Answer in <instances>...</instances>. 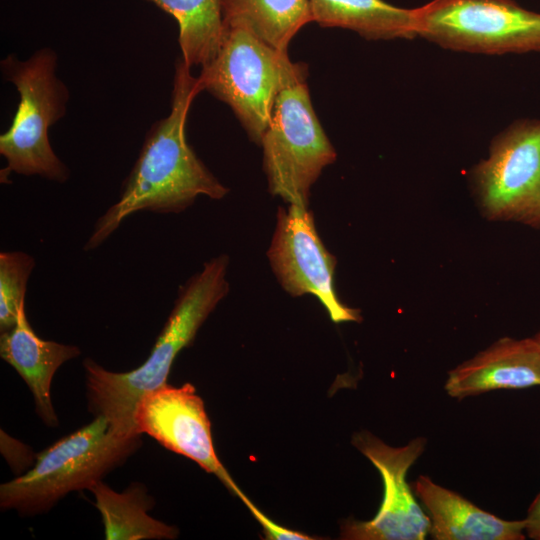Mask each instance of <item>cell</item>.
Wrapping results in <instances>:
<instances>
[{"mask_svg": "<svg viewBox=\"0 0 540 540\" xmlns=\"http://www.w3.org/2000/svg\"><path fill=\"white\" fill-rule=\"evenodd\" d=\"M199 92L198 78L192 76L182 58L178 59L170 113L150 127L118 201L96 221L85 251L100 246L124 219L137 211L179 213L199 195L218 200L228 193V188L206 168L186 141L187 115Z\"/></svg>", "mask_w": 540, "mask_h": 540, "instance_id": "cell-1", "label": "cell"}, {"mask_svg": "<svg viewBox=\"0 0 540 540\" xmlns=\"http://www.w3.org/2000/svg\"><path fill=\"white\" fill-rule=\"evenodd\" d=\"M228 264L227 255H219L204 263L202 270L180 288L161 333L139 367L112 372L92 359L83 361L91 412L106 417L123 434H140L135 423L139 400L167 384L178 353L192 343L209 314L227 295Z\"/></svg>", "mask_w": 540, "mask_h": 540, "instance_id": "cell-2", "label": "cell"}, {"mask_svg": "<svg viewBox=\"0 0 540 540\" xmlns=\"http://www.w3.org/2000/svg\"><path fill=\"white\" fill-rule=\"evenodd\" d=\"M140 435L119 432L104 416L59 439L26 473L0 486V506L21 515L49 511L72 491L90 489L139 448Z\"/></svg>", "mask_w": 540, "mask_h": 540, "instance_id": "cell-3", "label": "cell"}, {"mask_svg": "<svg viewBox=\"0 0 540 540\" xmlns=\"http://www.w3.org/2000/svg\"><path fill=\"white\" fill-rule=\"evenodd\" d=\"M0 68L19 94L13 121L0 136V154L7 162L1 178L6 182V176L14 172L66 182L70 170L55 154L48 137L49 128L65 116L70 98L68 87L56 75L55 51L45 47L25 60L11 53L1 60Z\"/></svg>", "mask_w": 540, "mask_h": 540, "instance_id": "cell-4", "label": "cell"}, {"mask_svg": "<svg viewBox=\"0 0 540 540\" xmlns=\"http://www.w3.org/2000/svg\"><path fill=\"white\" fill-rule=\"evenodd\" d=\"M201 68L197 77L200 91L229 105L251 140L259 144L278 95L305 81L308 74L307 66L293 63L287 51L236 27H224L216 56Z\"/></svg>", "mask_w": 540, "mask_h": 540, "instance_id": "cell-5", "label": "cell"}, {"mask_svg": "<svg viewBox=\"0 0 540 540\" xmlns=\"http://www.w3.org/2000/svg\"><path fill=\"white\" fill-rule=\"evenodd\" d=\"M260 144L271 194L308 207L311 186L336 152L315 114L306 80L278 95Z\"/></svg>", "mask_w": 540, "mask_h": 540, "instance_id": "cell-6", "label": "cell"}, {"mask_svg": "<svg viewBox=\"0 0 540 540\" xmlns=\"http://www.w3.org/2000/svg\"><path fill=\"white\" fill-rule=\"evenodd\" d=\"M416 37L479 54L540 52V12L513 0H431L413 9Z\"/></svg>", "mask_w": 540, "mask_h": 540, "instance_id": "cell-7", "label": "cell"}, {"mask_svg": "<svg viewBox=\"0 0 540 540\" xmlns=\"http://www.w3.org/2000/svg\"><path fill=\"white\" fill-rule=\"evenodd\" d=\"M481 213L491 221L540 229V120L521 119L492 141L472 170Z\"/></svg>", "mask_w": 540, "mask_h": 540, "instance_id": "cell-8", "label": "cell"}, {"mask_svg": "<svg viewBox=\"0 0 540 540\" xmlns=\"http://www.w3.org/2000/svg\"><path fill=\"white\" fill-rule=\"evenodd\" d=\"M353 445L381 475L384 494L374 518L346 520L341 538L348 540H423L429 535L430 521L407 482L411 466L423 454L427 440L416 437L406 445L393 447L368 431L356 433Z\"/></svg>", "mask_w": 540, "mask_h": 540, "instance_id": "cell-9", "label": "cell"}, {"mask_svg": "<svg viewBox=\"0 0 540 540\" xmlns=\"http://www.w3.org/2000/svg\"><path fill=\"white\" fill-rule=\"evenodd\" d=\"M283 289L292 296L318 298L334 323L359 322L360 312L344 305L335 291L336 259L323 245L308 207H280L267 252Z\"/></svg>", "mask_w": 540, "mask_h": 540, "instance_id": "cell-10", "label": "cell"}, {"mask_svg": "<svg viewBox=\"0 0 540 540\" xmlns=\"http://www.w3.org/2000/svg\"><path fill=\"white\" fill-rule=\"evenodd\" d=\"M135 423L140 434L193 460L240 496L242 491L217 457L203 400L190 383L181 387L165 384L144 394L137 404Z\"/></svg>", "mask_w": 540, "mask_h": 540, "instance_id": "cell-11", "label": "cell"}, {"mask_svg": "<svg viewBox=\"0 0 540 540\" xmlns=\"http://www.w3.org/2000/svg\"><path fill=\"white\" fill-rule=\"evenodd\" d=\"M540 386V344L502 337L448 372L446 394L464 399L501 389Z\"/></svg>", "mask_w": 540, "mask_h": 540, "instance_id": "cell-12", "label": "cell"}, {"mask_svg": "<svg viewBox=\"0 0 540 540\" xmlns=\"http://www.w3.org/2000/svg\"><path fill=\"white\" fill-rule=\"evenodd\" d=\"M411 487L429 521L434 540H524L525 520H506L459 493L420 475Z\"/></svg>", "mask_w": 540, "mask_h": 540, "instance_id": "cell-13", "label": "cell"}, {"mask_svg": "<svg viewBox=\"0 0 540 540\" xmlns=\"http://www.w3.org/2000/svg\"><path fill=\"white\" fill-rule=\"evenodd\" d=\"M75 345L41 339L32 329L21 304L15 326L0 335V356L25 381L33 394L37 414L44 424L57 426L58 418L51 400L55 372L65 362L80 355Z\"/></svg>", "mask_w": 540, "mask_h": 540, "instance_id": "cell-14", "label": "cell"}, {"mask_svg": "<svg viewBox=\"0 0 540 540\" xmlns=\"http://www.w3.org/2000/svg\"><path fill=\"white\" fill-rule=\"evenodd\" d=\"M312 18L322 27L353 30L370 40L416 37L413 9L384 0H310Z\"/></svg>", "mask_w": 540, "mask_h": 540, "instance_id": "cell-15", "label": "cell"}, {"mask_svg": "<svg viewBox=\"0 0 540 540\" xmlns=\"http://www.w3.org/2000/svg\"><path fill=\"white\" fill-rule=\"evenodd\" d=\"M221 6L224 27L245 29L280 51L313 21L310 0H221Z\"/></svg>", "mask_w": 540, "mask_h": 540, "instance_id": "cell-16", "label": "cell"}, {"mask_svg": "<svg viewBox=\"0 0 540 540\" xmlns=\"http://www.w3.org/2000/svg\"><path fill=\"white\" fill-rule=\"evenodd\" d=\"M101 514L107 540L174 539L177 528L151 517L154 503L141 484L116 492L102 481L89 489Z\"/></svg>", "mask_w": 540, "mask_h": 540, "instance_id": "cell-17", "label": "cell"}, {"mask_svg": "<svg viewBox=\"0 0 540 540\" xmlns=\"http://www.w3.org/2000/svg\"><path fill=\"white\" fill-rule=\"evenodd\" d=\"M175 18L182 59L190 68L211 62L224 33L221 0H146Z\"/></svg>", "mask_w": 540, "mask_h": 540, "instance_id": "cell-18", "label": "cell"}, {"mask_svg": "<svg viewBox=\"0 0 540 540\" xmlns=\"http://www.w3.org/2000/svg\"><path fill=\"white\" fill-rule=\"evenodd\" d=\"M35 266L34 258L22 251L0 253V332L12 329L19 307L25 302L29 276Z\"/></svg>", "mask_w": 540, "mask_h": 540, "instance_id": "cell-19", "label": "cell"}, {"mask_svg": "<svg viewBox=\"0 0 540 540\" xmlns=\"http://www.w3.org/2000/svg\"><path fill=\"white\" fill-rule=\"evenodd\" d=\"M247 508L250 510L255 519L263 527L265 538L270 540H311L312 537H309L306 534L290 530L283 526L276 524L274 521L269 519L264 513H262L245 495L241 494L239 497Z\"/></svg>", "mask_w": 540, "mask_h": 540, "instance_id": "cell-20", "label": "cell"}, {"mask_svg": "<svg viewBox=\"0 0 540 540\" xmlns=\"http://www.w3.org/2000/svg\"><path fill=\"white\" fill-rule=\"evenodd\" d=\"M524 520L526 536L532 540H540V492L531 502Z\"/></svg>", "mask_w": 540, "mask_h": 540, "instance_id": "cell-21", "label": "cell"}, {"mask_svg": "<svg viewBox=\"0 0 540 540\" xmlns=\"http://www.w3.org/2000/svg\"><path fill=\"white\" fill-rule=\"evenodd\" d=\"M536 341L540 344V330L533 336Z\"/></svg>", "mask_w": 540, "mask_h": 540, "instance_id": "cell-22", "label": "cell"}]
</instances>
